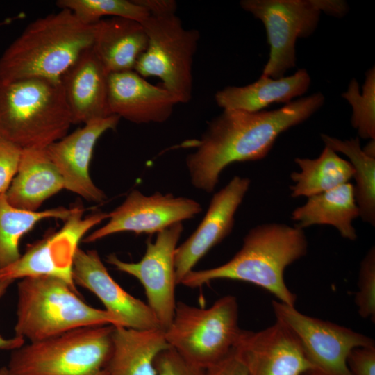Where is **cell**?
<instances>
[{"label": "cell", "mask_w": 375, "mask_h": 375, "mask_svg": "<svg viewBox=\"0 0 375 375\" xmlns=\"http://www.w3.org/2000/svg\"><path fill=\"white\" fill-rule=\"evenodd\" d=\"M302 375H324L320 372H316V371H309L306 373H304Z\"/></svg>", "instance_id": "cell-38"}, {"label": "cell", "mask_w": 375, "mask_h": 375, "mask_svg": "<svg viewBox=\"0 0 375 375\" xmlns=\"http://www.w3.org/2000/svg\"><path fill=\"white\" fill-rule=\"evenodd\" d=\"M324 100L322 92H315L273 110H223L192 142L194 151L185 159L192 185L212 192L226 167L263 159L282 133L310 117Z\"/></svg>", "instance_id": "cell-1"}, {"label": "cell", "mask_w": 375, "mask_h": 375, "mask_svg": "<svg viewBox=\"0 0 375 375\" xmlns=\"http://www.w3.org/2000/svg\"><path fill=\"white\" fill-rule=\"evenodd\" d=\"M183 231L182 223H178L158 233L154 242L147 241L145 253L138 262H126L115 254L106 258V262L117 270L140 282L147 305L164 331L172 322L177 303L174 255Z\"/></svg>", "instance_id": "cell-11"}, {"label": "cell", "mask_w": 375, "mask_h": 375, "mask_svg": "<svg viewBox=\"0 0 375 375\" xmlns=\"http://www.w3.org/2000/svg\"><path fill=\"white\" fill-rule=\"evenodd\" d=\"M359 217L353 185L346 183L333 189L308 197L307 201L296 208L291 217L295 226L303 229L313 225H330L340 235L349 240L357 239L353 221Z\"/></svg>", "instance_id": "cell-24"}, {"label": "cell", "mask_w": 375, "mask_h": 375, "mask_svg": "<svg viewBox=\"0 0 375 375\" xmlns=\"http://www.w3.org/2000/svg\"><path fill=\"white\" fill-rule=\"evenodd\" d=\"M151 16L161 17L176 14L177 3L174 0H135Z\"/></svg>", "instance_id": "cell-35"}, {"label": "cell", "mask_w": 375, "mask_h": 375, "mask_svg": "<svg viewBox=\"0 0 375 375\" xmlns=\"http://www.w3.org/2000/svg\"><path fill=\"white\" fill-rule=\"evenodd\" d=\"M142 24L148 44L133 70L143 78H158L178 103H188L192 97L193 60L199 31L185 28L176 14L150 15Z\"/></svg>", "instance_id": "cell-8"}, {"label": "cell", "mask_w": 375, "mask_h": 375, "mask_svg": "<svg viewBox=\"0 0 375 375\" xmlns=\"http://www.w3.org/2000/svg\"><path fill=\"white\" fill-rule=\"evenodd\" d=\"M85 209L77 206L63 226L31 245L19 258L0 270V280L22 279L33 276H53L74 288L72 265L78 244L92 228L108 218V213L96 212L83 217Z\"/></svg>", "instance_id": "cell-12"}, {"label": "cell", "mask_w": 375, "mask_h": 375, "mask_svg": "<svg viewBox=\"0 0 375 375\" xmlns=\"http://www.w3.org/2000/svg\"><path fill=\"white\" fill-rule=\"evenodd\" d=\"M15 335L29 342L90 326H120L104 309L85 303L76 288L53 276L20 279L17 285Z\"/></svg>", "instance_id": "cell-5"}, {"label": "cell", "mask_w": 375, "mask_h": 375, "mask_svg": "<svg viewBox=\"0 0 375 375\" xmlns=\"http://www.w3.org/2000/svg\"><path fill=\"white\" fill-rule=\"evenodd\" d=\"M112 341L108 375H156V358L169 347L162 328L114 326Z\"/></svg>", "instance_id": "cell-23"}, {"label": "cell", "mask_w": 375, "mask_h": 375, "mask_svg": "<svg viewBox=\"0 0 375 375\" xmlns=\"http://www.w3.org/2000/svg\"><path fill=\"white\" fill-rule=\"evenodd\" d=\"M72 124L60 80L0 79V140L22 149H45Z\"/></svg>", "instance_id": "cell-4"}, {"label": "cell", "mask_w": 375, "mask_h": 375, "mask_svg": "<svg viewBox=\"0 0 375 375\" xmlns=\"http://www.w3.org/2000/svg\"><path fill=\"white\" fill-rule=\"evenodd\" d=\"M114 325L76 328L12 351L8 375H108Z\"/></svg>", "instance_id": "cell-6"}, {"label": "cell", "mask_w": 375, "mask_h": 375, "mask_svg": "<svg viewBox=\"0 0 375 375\" xmlns=\"http://www.w3.org/2000/svg\"><path fill=\"white\" fill-rule=\"evenodd\" d=\"M240 5L266 30L270 52L262 76L283 77L296 66L297 40L310 36L317 27L319 0H242Z\"/></svg>", "instance_id": "cell-9"}, {"label": "cell", "mask_w": 375, "mask_h": 375, "mask_svg": "<svg viewBox=\"0 0 375 375\" xmlns=\"http://www.w3.org/2000/svg\"><path fill=\"white\" fill-rule=\"evenodd\" d=\"M347 365L352 375H375V347L353 349L348 356Z\"/></svg>", "instance_id": "cell-33"}, {"label": "cell", "mask_w": 375, "mask_h": 375, "mask_svg": "<svg viewBox=\"0 0 375 375\" xmlns=\"http://www.w3.org/2000/svg\"><path fill=\"white\" fill-rule=\"evenodd\" d=\"M108 76L92 47L85 51L60 77L73 124L112 115L108 105Z\"/></svg>", "instance_id": "cell-19"}, {"label": "cell", "mask_w": 375, "mask_h": 375, "mask_svg": "<svg viewBox=\"0 0 375 375\" xmlns=\"http://www.w3.org/2000/svg\"><path fill=\"white\" fill-rule=\"evenodd\" d=\"M351 106L352 126L362 139L375 140V69H369L365 75V83L360 92L356 79L351 80L347 90L342 94Z\"/></svg>", "instance_id": "cell-29"}, {"label": "cell", "mask_w": 375, "mask_h": 375, "mask_svg": "<svg viewBox=\"0 0 375 375\" xmlns=\"http://www.w3.org/2000/svg\"><path fill=\"white\" fill-rule=\"evenodd\" d=\"M155 367L156 375H206V369L190 363L170 347L159 353Z\"/></svg>", "instance_id": "cell-31"}, {"label": "cell", "mask_w": 375, "mask_h": 375, "mask_svg": "<svg viewBox=\"0 0 375 375\" xmlns=\"http://www.w3.org/2000/svg\"><path fill=\"white\" fill-rule=\"evenodd\" d=\"M177 103L165 88L150 83L134 70L109 74V108L119 118L135 124L163 123Z\"/></svg>", "instance_id": "cell-18"}, {"label": "cell", "mask_w": 375, "mask_h": 375, "mask_svg": "<svg viewBox=\"0 0 375 375\" xmlns=\"http://www.w3.org/2000/svg\"><path fill=\"white\" fill-rule=\"evenodd\" d=\"M308 240L303 229L282 223H267L251 228L240 249L226 262L206 269L192 270L181 284L191 288L227 279L256 285L277 301L295 306L297 296L285 283V269L306 255Z\"/></svg>", "instance_id": "cell-2"}, {"label": "cell", "mask_w": 375, "mask_h": 375, "mask_svg": "<svg viewBox=\"0 0 375 375\" xmlns=\"http://www.w3.org/2000/svg\"><path fill=\"white\" fill-rule=\"evenodd\" d=\"M65 189L63 179L45 149H22L17 172L6 192L12 206L38 211L49 198Z\"/></svg>", "instance_id": "cell-20"}, {"label": "cell", "mask_w": 375, "mask_h": 375, "mask_svg": "<svg viewBox=\"0 0 375 375\" xmlns=\"http://www.w3.org/2000/svg\"><path fill=\"white\" fill-rule=\"evenodd\" d=\"M0 375H8L6 366L0 368Z\"/></svg>", "instance_id": "cell-39"}, {"label": "cell", "mask_w": 375, "mask_h": 375, "mask_svg": "<svg viewBox=\"0 0 375 375\" xmlns=\"http://www.w3.org/2000/svg\"><path fill=\"white\" fill-rule=\"evenodd\" d=\"M363 151L369 156L375 158V141H370L362 148Z\"/></svg>", "instance_id": "cell-37"}, {"label": "cell", "mask_w": 375, "mask_h": 375, "mask_svg": "<svg viewBox=\"0 0 375 375\" xmlns=\"http://www.w3.org/2000/svg\"><path fill=\"white\" fill-rule=\"evenodd\" d=\"M119 119L112 115L88 122L45 148L63 179L65 189L88 201L99 203L106 199L90 178L89 166L97 140L108 130L115 129Z\"/></svg>", "instance_id": "cell-17"}, {"label": "cell", "mask_w": 375, "mask_h": 375, "mask_svg": "<svg viewBox=\"0 0 375 375\" xmlns=\"http://www.w3.org/2000/svg\"><path fill=\"white\" fill-rule=\"evenodd\" d=\"M206 375H247L246 366L233 348L226 356L206 369Z\"/></svg>", "instance_id": "cell-34"}, {"label": "cell", "mask_w": 375, "mask_h": 375, "mask_svg": "<svg viewBox=\"0 0 375 375\" xmlns=\"http://www.w3.org/2000/svg\"><path fill=\"white\" fill-rule=\"evenodd\" d=\"M251 184L247 177L235 176L224 188L215 193L202 221L181 244L174 255L177 285L197 263L232 231L235 215Z\"/></svg>", "instance_id": "cell-14"}, {"label": "cell", "mask_w": 375, "mask_h": 375, "mask_svg": "<svg viewBox=\"0 0 375 375\" xmlns=\"http://www.w3.org/2000/svg\"><path fill=\"white\" fill-rule=\"evenodd\" d=\"M60 8L71 10L85 24H94L103 17L127 18L140 23L149 16V12L135 0H59Z\"/></svg>", "instance_id": "cell-28"}, {"label": "cell", "mask_w": 375, "mask_h": 375, "mask_svg": "<svg viewBox=\"0 0 375 375\" xmlns=\"http://www.w3.org/2000/svg\"><path fill=\"white\" fill-rule=\"evenodd\" d=\"M358 290L355 303L359 315L364 319H375V249L372 247L362 258L358 274Z\"/></svg>", "instance_id": "cell-30"}, {"label": "cell", "mask_w": 375, "mask_h": 375, "mask_svg": "<svg viewBox=\"0 0 375 375\" xmlns=\"http://www.w3.org/2000/svg\"><path fill=\"white\" fill-rule=\"evenodd\" d=\"M10 280H0V299L6 294L10 285L13 283ZM25 344V340L21 337L13 336L4 338L0 335V350L13 351Z\"/></svg>", "instance_id": "cell-36"}, {"label": "cell", "mask_w": 375, "mask_h": 375, "mask_svg": "<svg viewBox=\"0 0 375 375\" xmlns=\"http://www.w3.org/2000/svg\"><path fill=\"white\" fill-rule=\"evenodd\" d=\"M147 44L139 22L112 17L94 24L92 49L108 74L133 70Z\"/></svg>", "instance_id": "cell-21"}, {"label": "cell", "mask_w": 375, "mask_h": 375, "mask_svg": "<svg viewBox=\"0 0 375 375\" xmlns=\"http://www.w3.org/2000/svg\"><path fill=\"white\" fill-rule=\"evenodd\" d=\"M326 147L344 154L353 169L355 198L362 219L375 226V158L367 156L360 147L359 138L342 140L321 134Z\"/></svg>", "instance_id": "cell-27"}, {"label": "cell", "mask_w": 375, "mask_h": 375, "mask_svg": "<svg viewBox=\"0 0 375 375\" xmlns=\"http://www.w3.org/2000/svg\"><path fill=\"white\" fill-rule=\"evenodd\" d=\"M234 349L247 375H302L315 371L294 335L276 320L260 331L241 329Z\"/></svg>", "instance_id": "cell-15"}, {"label": "cell", "mask_w": 375, "mask_h": 375, "mask_svg": "<svg viewBox=\"0 0 375 375\" xmlns=\"http://www.w3.org/2000/svg\"><path fill=\"white\" fill-rule=\"evenodd\" d=\"M22 149L0 140V194L6 193L15 176Z\"/></svg>", "instance_id": "cell-32"}, {"label": "cell", "mask_w": 375, "mask_h": 375, "mask_svg": "<svg viewBox=\"0 0 375 375\" xmlns=\"http://www.w3.org/2000/svg\"><path fill=\"white\" fill-rule=\"evenodd\" d=\"M72 278L75 285L93 293L121 326L161 328L147 303L127 292L113 279L96 250L77 249L73 260Z\"/></svg>", "instance_id": "cell-16"}, {"label": "cell", "mask_w": 375, "mask_h": 375, "mask_svg": "<svg viewBox=\"0 0 375 375\" xmlns=\"http://www.w3.org/2000/svg\"><path fill=\"white\" fill-rule=\"evenodd\" d=\"M272 306L276 320L291 331L315 371L324 375H352L347 365L350 352L375 347L372 338L351 328L305 315L276 300Z\"/></svg>", "instance_id": "cell-10"}, {"label": "cell", "mask_w": 375, "mask_h": 375, "mask_svg": "<svg viewBox=\"0 0 375 375\" xmlns=\"http://www.w3.org/2000/svg\"><path fill=\"white\" fill-rule=\"evenodd\" d=\"M76 207L24 210L10 204L6 193L0 194V270L19 258L22 255L19 251L22 238L39 222L49 218L66 221L75 212Z\"/></svg>", "instance_id": "cell-26"}, {"label": "cell", "mask_w": 375, "mask_h": 375, "mask_svg": "<svg viewBox=\"0 0 375 375\" xmlns=\"http://www.w3.org/2000/svg\"><path fill=\"white\" fill-rule=\"evenodd\" d=\"M294 162L301 170L290 174L294 183L290 186L292 198L309 197L330 190L349 182L353 175L349 161L326 146L318 158H296Z\"/></svg>", "instance_id": "cell-25"}, {"label": "cell", "mask_w": 375, "mask_h": 375, "mask_svg": "<svg viewBox=\"0 0 375 375\" xmlns=\"http://www.w3.org/2000/svg\"><path fill=\"white\" fill-rule=\"evenodd\" d=\"M311 79L306 69L279 78L260 76L244 86H227L215 94L216 103L223 110L258 112L273 103H288L305 94Z\"/></svg>", "instance_id": "cell-22"}, {"label": "cell", "mask_w": 375, "mask_h": 375, "mask_svg": "<svg viewBox=\"0 0 375 375\" xmlns=\"http://www.w3.org/2000/svg\"><path fill=\"white\" fill-rule=\"evenodd\" d=\"M240 331L238 303L228 294L207 308L178 301L165 337L185 360L206 369L234 348Z\"/></svg>", "instance_id": "cell-7"}, {"label": "cell", "mask_w": 375, "mask_h": 375, "mask_svg": "<svg viewBox=\"0 0 375 375\" xmlns=\"http://www.w3.org/2000/svg\"><path fill=\"white\" fill-rule=\"evenodd\" d=\"M94 24L81 22L60 8L31 22L0 57V79L60 80L65 72L93 46Z\"/></svg>", "instance_id": "cell-3"}, {"label": "cell", "mask_w": 375, "mask_h": 375, "mask_svg": "<svg viewBox=\"0 0 375 375\" xmlns=\"http://www.w3.org/2000/svg\"><path fill=\"white\" fill-rule=\"evenodd\" d=\"M201 211L200 203L190 198L158 192L147 196L133 190L119 206L108 213V222L88 235L83 242H94L122 232L158 233L194 217Z\"/></svg>", "instance_id": "cell-13"}]
</instances>
